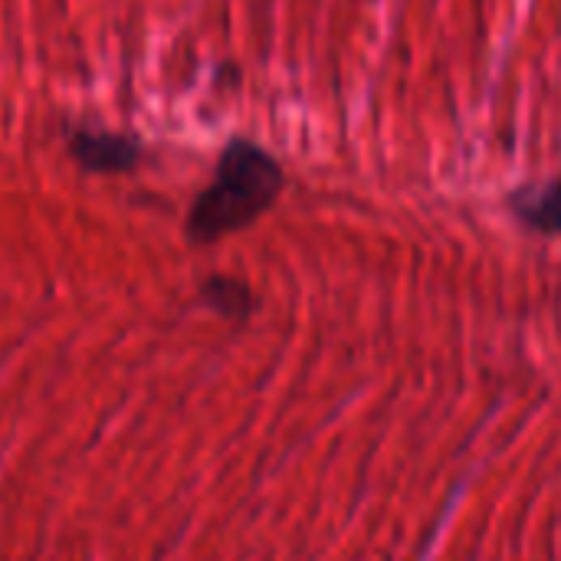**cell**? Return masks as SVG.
Here are the masks:
<instances>
[{"mask_svg":"<svg viewBox=\"0 0 561 561\" xmlns=\"http://www.w3.org/2000/svg\"><path fill=\"white\" fill-rule=\"evenodd\" d=\"M72 151L92 171H125L138 158V148L128 138L108 131H76Z\"/></svg>","mask_w":561,"mask_h":561,"instance_id":"obj_3","label":"cell"},{"mask_svg":"<svg viewBox=\"0 0 561 561\" xmlns=\"http://www.w3.org/2000/svg\"><path fill=\"white\" fill-rule=\"evenodd\" d=\"M283 184L286 174L266 148L247 138H233L217 161L210 187L201 191L191 207L187 237L194 243H214L250 227L276 204Z\"/></svg>","mask_w":561,"mask_h":561,"instance_id":"obj_1","label":"cell"},{"mask_svg":"<svg viewBox=\"0 0 561 561\" xmlns=\"http://www.w3.org/2000/svg\"><path fill=\"white\" fill-rule=\"evenodd\" d=\"M204 296H207V302H210L214 309H220L224 316L240 319V316L250 312V289H247V283H240V279L217 276V279H210V283L204 286Z\"/></svg>","mask_w":561,"mask_h":561,"instance_id":"obj_4","label":"cell"},{"mask_svg":"<svg viewBox=\"0 0 561 561\" xmlns=\"http://www.w3.org/2000/svg\"><path fill=\"white\" fill-rule=\"evenodd\" d=\"M510 210L533 230L561 237V178L533 181L510 194Z\"/></svg>","mask_w":561,"mask_h":561,"instance_id":"obj_2","label":"cell"}]
</instances>
